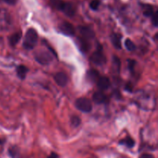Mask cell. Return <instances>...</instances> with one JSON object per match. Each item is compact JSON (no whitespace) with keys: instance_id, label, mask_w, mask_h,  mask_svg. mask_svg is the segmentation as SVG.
<instances>
[{"instance_id":"cell-6","label":"cell","mask_w":158,"mask_h":158,"mask_svg":"<svg viewBox=\"0 0 158 158\" xmlns=\"http://www.w3.org/2000/svg\"><path fill=\"white\" fill-rule=\"evenodd\" d=\"M79 32H80L81 37L86 40H92L95 36V32L89 26H79Z\"/></svg>"},{"instance_id":"cell-22","label":"cell","mask_w":158,"mask_h":158,"mask_svg":"<svg viewBox=\"0 0 158 158\" xmlns=\"http://www.w3.org/2000/svg\"><path fill=\"white\" fill-rule=\"evenodd\" d=\"M127 63H128V69H130V71H131V73H134V68H135V66H136V61L134 60H131V59H129V60H127Z\"/></svg>"},{"instance_id":"cell-20","label":"cell","mask_w":158,"mask_h":158,"mask_svg":"<svg viewBox=\"0 0 158 158\" xmlns=\"http://www.w3.org/2000/svg\"><path fill=\"white\" fill-rule=\"evenodd\" d=\"M154 9L153 7L150 5H146L144 6V10H143V15L147 17H151L154 15Z\"/></svg>"},{"instance_id":"cell-26","label":"cell","mask_w":158,"mask_h":158,"mask_svg":"<svg viewBox=\"0 0 158 158\" xmlns=\"http://www.w3.org/2000/svg\"><path fill=\"white\" fill-rule=\"evenodd\" d=\"M2 1L9 5H15L16 3V0H2Z\"/></svg>"},{"instance_id":"cell-7","label":"cell","mask_w":158,"mask_h":158,"mask_svg":"<svg viewBox=\"0 0 158 158\" xmlns=\"http://www.w3.org/2000/svg\"><path fill=\"white\" fill-rule=\"evenodd\" d=\"M53 78L56 83H57V85L61 86V87L66 86V85H67L68 81H69V78H68L67 75H66L65 73L63 72L56 73L54 75Z\"/></svg>"},{"instance_id":"cell-10","label":"cell","mask_w":158,"mask_h":158,"mask_svg":"<svg viewBox=\"0 0 158 158\" xmlns=\"http://www.w3.org/2000/svg\"><path fill=\"white\" fill-rule=\"evenodd\" d=\"M106 96L102 91L95 92L93 95V100L97 104H102L106 101Z\"/></svg>"},{"instance_id":"cell-14","label":"cell","mask_w":158,"mask_h":158,"mask_svg":"<svg viewBox=\"0 0 158 158\" xmlns=\"http://www.w3.org/2000/svg\"><path fill=\"white\" fill-rule=\"evenodd\" d=\"M29 69L26 67L24 65H19L16 67V74L18 76V77L19 79H21L22 80H24L26 77V74H27Z\"/></svg>"},{"instance_id":"cell-16","label":"cell","mask_w":158,"mask_h":158,"mask_svg":"<svg viewBox=\"0 0 158 158\" xmlns=\"http://www.w3.org/2000/svg\"><path fill=\"white\" fill-rule=\"evenodd\" d=\"M119 143L122 145H125V146L127 147V148H134V145H135V141H134V139H132L131 137H127L126 138L120 140Z\"/></svg>"},{"instance_id":"cell-11","label":"cell","mask_w":158,"mask_h":158,"mask_svg":"<svg viewBox=\"0 0 158 158\" xmlns=\"http://www.w3.org/2000/svg\"><path fill=\"white\" fill-rule=\"evenodd\" d=\"M121 39L122 35L119 33H112L110 35V40L112 42L113 45H114V47L117 49H122L121 46Z\"/></svg>"},{"instance_id":"cell-23","label":"cell","mask_w":158,"mask_h":158,"mask_svg":"<svg viewBox=\"0 0 158 158\" xmlns=\"http://www.w3.org/2000/svg\"><path fill=\"white\" fill-rule=\"evenodd\" d=\"M9 154L11 156L12 158H16L18 156L19 152L17 151V148L15 147H12L9 149Z\"/></svg>"},{"instance_id":"cell-13","label":"cell","mask_w":158,"mask_h":158,"mask_svg":"<svg viewBox=\"0 0 158 158\" xmlns=\"http://www.w3.org/2000/svg\"><path fill=\"white\" fill-rule=\"evenodd\" d=\"M22 38V32H16L15 33L12 34L9 37V43L11 46H15V45L18 44L19 42L20 41Z\"/></svg>"},{"instance_id":"cell-18","label":"cell","mask_w":158,"mask_h":158,"mask_svg":"<svg viewBox=\"0 0 158 158\" xmlns=\"http://www.w3.org/2000/svg\"><path fill=\"white\" fill-rule=\"evenodd\" d=\"M71 125L73 127H78L80 124H81V118L78 116H73L70 119Z\"/></svg>"},{"instance_id":"cell-15","label":"cell","mask_w":158,"mask_h":158,"mask_svg":"<svg viewBox=\"0 0 158 158\" xmlns=\"http://www.w3.org/2000/svg\"><path fill=\"white\" fill-rule=\"evenodd\" d=\"M86 78L91 83H97L98 79L100 78V74H99L98 71H97L96 69H90L86 73Z\"/></svg>"},{"instance_id":"cell-2","label":"cell","mask_w":158,"mask_h":158,"mask_svg":"<svg viewBox=\"0 0 158 158\" xmlns=\"http://www.w3.org/2000/svg\"><path fill=\"white\" fill-rule=\"evenodd\" d=\"M53 53L56 55L54 51L52 49H49V50H41L37 51L35 53V60L41 65L49 64L53 60Z\"/></svg>"},{"instance_id":"cell-5","label":"cell","mask_w":158,"mask_h":158,"mask_svg":"<svg viewBox=\"0 0 158 158\" xmlns=\"http://www.w3.org/2000/svg\"><path fill=\"white\" fill-rule=\"evenodd\" d=\"M60 31L62 33L68 35V36H73L76 32V29L74 26L70 23L66 21L63 22L60 25Z\"/></svg>"},{"instance_id":"cell-1","label":"cell","mask_w":158,"mask_h":158,"mask_svg":"<svg viewBox=\"0 0 158 158\" xmlns=\"http://www.w3.org/2000/svg\"><path fill=\"white\" fill-rule=\"evenodd\" d=\"M38 42V33L33 28L28 29L25 35L23 41V47L26 49H32L36 46Z\"/></svg>"},{"instance_id":"cell-29","label":"cell","mask_w":158,"mask_h":158,"mask_svg":"<svg viewBox=\"0 0 158 158\" xmlns=\"http://www.w3.org/2000/svg\"><path fill=\"white\" fill-rule=\"evenodd\" d=\"M4 143V140H0V144H2V143Z\"/></svg>"},{"instance_id":"cell-24","label":"cell","mask_w":158,"mask_h":158,"mask_svg":"<svg viewBox=\"0 0 158 158\" xmlns=\"http://www.w3.org/2000/svg\"><path fill=\"white\" fill-rule=\"evenodd\" d=\"M151 20H152V24L154 25V26L157 27V12L154 13V15L151 16Z\"/></svg>"},{"instance_id":"cell-17","label":"cell","mask_w":158,"mask_h":158,"mask_svg":"<svg viewBox=\"0 0 158 158\" xmlns=\"http://www.w3.org/2000/svg\"><path fill=\"white\" fill-rule=\"evenodd\" d=\"M49 3L52 8L57 10H61L64 2L63 0H49Z\"/></svg>"},{"instance_id":"cell-4","label":"cell","mask_w":158,"mask_h":158,"mask_svg":"<svg viewBox=\"0 0 158 158\" xmlns=\"http://www.w3.org/2000/svg\"><path fill=\"white\" fill-rule=\"evenodd\" d=\"M75 106L79 110L83 113H89L93 110V104L90 100L86 97H80L75 102Z\"/></svg>"},{"instance_id":"cell-28","label":"cell","mask_w":158,"mask_h":158,"mask_svg":"<svg viewBox=\"0 0 158 158\" xmlns=\"http://www.w3.org/2000/svg\"><path fill=\"white\" fill-rule=\"evenodd\" d=\"M48 158H59V157H58V155L56 154V153L52 152V153H51V154L49 156V157H48Z\"/></svg>"},{"instance_id":"cell-3","label":"cell","mask_w":158,"mask_h":158,"mask_svg":"<svg viewBox=\"0 0 158 158\" xmlns=\"http://www.w3.org/2000/svg\"><path fill=\"white\" fill-rule=\"evenodd\" d=\"M90 61L96 66H103L106 63V58L101 46H99L97 50L93 52L90 56Z\"/></svg>"},{"instance_id":"cell-19","label":"cell","mask_w":158,"mask_h":158,"mask_svg":"<svg viewBox=\"0 0 158 158\" xmlns=\"http://www.w3.org/2000/svg\"><path fill=\"white\" fill-rule=\"evenodd\" d=\"M125 47L127 50L129 51H134L136 49V46L134 43V42L131 40V39H127L125 40Z\"/></svg>"},{"instance_id":"cell-9","label":"cell","mask_w":158,"mask_h":158,"mask_svg":"<svg viewBox=\"0 0 158 158\" xmlns=\"http://www.w3.org/2000/svg\"><path fill=\"white\" fill-rule=\"evenodd\" d=\"M97 87L101 91L106 90L110 86V81L109 78L106 77H100L98 80L97 81Z\"/></svg>"},{"instance_id":"cell-25","label":"cell","mask_w":158,"mask_h":158,"mask_svg":"<svg viewBox=\"0 0 158 158\" xmlns=\"http://www.w3.org/2000/svg\"><path fill=\"white\" fill-rule=\"evenodd\" d=\"M140 158H154V156L152 154H143L140 156Z\"/></svg>"},{"instance_id":"cell-8","label":"cell","mask_w":158,"mask_h":158,"mask_svg":"<svg viewBox=\"0 0 158 158\" xmlns=\"http://www.w3.org/2000/svg\"><path fill=\"white\" fill-rule=\"evenodd\" d=\"M63 13L69 17H73L76 13V7L73 3L64 2L61 10Z\"/></svg>"},{"instance_id":"cell-27","label":"cell","mask_w":158,"mask_h":158,"mask_svg":"<svg viewBox=\"0 0 158 158\" xmlns=\"http://www.w3.org/2000/svg\"><path fill=\"white\" fill-rule=\"evenodd\" d=\"M125 89H126L127 90L131 92V91H132V84H131V83H128L126 85V87H125Z\"/></svg>"},{"instance_id":"cell-21","label":"cell","mask_w":158,"mask_h":158,"mask_svg":"<svg viewBox=\"0 0 158 158\" xmlns=\"http://www.w3.org/2000/svg\"><path fill=\"white\" fill-rule=\"evenodd\" d=\"M100 5V0H92L89 3V7L93 9V10H97L99 9V6Z\"/></svg>"},{"instance_id":"cell-12","label":"cell","mask_w":158,"mask_h":158,"mask_svg":"<svg viewBox=\"0 0 158 158\" xmlns=\"http://www.w3.org/2000/svg\"><path fill=\"white\" fill-rule=\"evenodd\" d=\"M77 46L83 52H86L89 49V43L87 40H84L82 37L77 38Z\"/></svg>"}]
</instances>
